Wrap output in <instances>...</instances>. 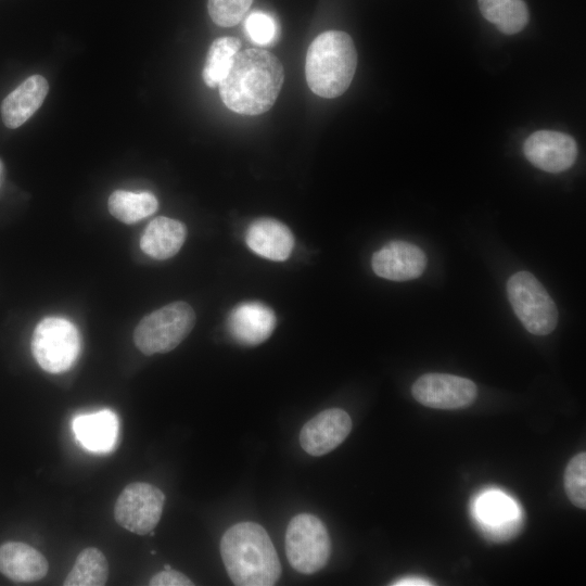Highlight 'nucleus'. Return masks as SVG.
Masks as SVG:
<instances>
[{
  "instance_id": "f03ea898",
  "label": "nucleus",
  "mask_w": 586,
  "mask_h": 586,
  "mask_svg": "<svg viewBox=\"0 0 586 586\" xmlns=\"http://www.w3.org/2000/svg\"><path fill=\"white\" fill-rule=\"evenodd\" d=\"M227 573L238 586H271L281 575V563L266 530L255 522L229 527L220 540Z\"/></svg>"
},
{
  "instance_id": "7ed1b4c3",
  "label": "nucleus",
  "mask_w": 586,
  "mask_h": 586,
  "mask_svg": "<svg viewBox=\"0 0 586 586\" xmlns=\"http://www.w3.org/2000/svg\"><path fill=\"white\" fill-rule=\"evenodd\" d=\"M357 52L351 36L328 30L309 44L305 76L309 89L317 95L333 99L349 87L356 71Z\"/></svg>"
},
{
  "instance_id": "f3484780",
  "label": "nucleus",
  "mask_w": 586,
  "mask_h": 586,
  "mask_svg": "<svg viewBox=\"0 0 586 586\" xmlns=\"http://www.w3.org/2000/svg\"><path fill=\"white\" fill-rule=\"evenodd\" d=\"M72 428L75 438L89 451L107 453L116 445L118 418L109 409L76 416Z\"/></svg>"
},
{
  "instance_id": "2eb2a0df",
  "label": "nucleus",
  "mask_w": 586,
  "mask_h": 586,
  "mask_svg": "<svg viewBox=\"0 0 586 586\" xmlns=\"http://www.w3.org/2000/svg\"><path fill=\"white\" fill-rule=\"evenodd\" d=\"M49 570L44 556L22 542H8L0 546V572L16 583L42 579Z\"/></svg>"
},
{
  "instance_id": "39448f33",
  "label": "nucleus",
  "mask_w": 586,
  "mask_h": 586,
  "mask_svg": "<svg viewBox=\"0 0 586 586\" xmlns=\"http://www.w3.org/2000/svg\"><path fill=\"white\" fill-rule=\"evenodd\" d=\"M285 552L291 566L300 573L314 574L324 568L331 540L323 522L310 513L295 515L286 527Z\"/></svg>"
},
{
  "instance_id": "a211bd4d",
  "label": "nucleus",
  "mask_w": 586,
  "mask_h": 586,
  "mask_svg": "<svg viewBox=\"0 0 586 586\" xmlns=\"http://www.w3.org/2000/svg\"><path fill=\"white\" fill-rule=\"evenodd\" d=\"M187 235L186 226L176 219L160 216L144 229L140 247L155 259H167L181 249Z\"/></svg>"
},
{
  "instance_id": "393cba45",
  "label": "nucleus",
  "mask_w": 586,
  "mask_h": 586,
  "mask_svg": "<svg viewBox=\"0 0 586 586\" xmlns=\"http://www.w3.org/2000/svg\"><path fill=\"white\" fill-rule=\"evenodd\" d=\"M253 0H208L207 10L213 22L222 27L238 24Z\"/></svg>"
},
{
  "instance_id": "4be33fe9",
  "label": "nucleus",
  "mask_w": 586,
  "mask_h": 586,
  "mask_svg": "<svg viewBox=\"0 0 586 586\" xmlns=\"http://www.w3.org/2000/svg\"><path fill=\"white\" fill-rule=\"evenodd\" d=\"M240 49L241 41L235 37H220L213 41L202 71V77L206 86L211 88L219 86Z\"/></svg>"
},
{
  "instance_id": "dca6fc26",
  "label": "nucleus",
  "mask_w": 586,
  "mask_h": 586,
  "mask_svg": "<svg viewBox=\"0 0 586 586\" xmlns=\"http://www.w3.org/2000/svg\"><path fill=\"white\" fill-rule=\"evenodd\" d=\"M48 90V81L41 75L25 79L2 101L3 124L11 129L22 126L41 106Z\"/></svg>"
},
{
  "instance_id": "f8f14e48",
  "label": "nucleus",
  "mask_w": 586,
  "mask_h": 586,
  "mask_svg": "<svg viewBox=\"0 0 586 586\" xmlns=\"http://www.w3.org/2000/svg\"><path fill=\"white\" fill-rule=\"evenodd\" d=\"M371 266L374 273L392 281H406L420 277L426 257L417 245L405 241H391L373 253Z\"/></svg>"
},
{
  "instance_id": "5701e85b",
  "label": "nucleus",
  "mask_w": 586,
  "mask_h": 586,
  "mask_svg": "<svg viewBox=\"0 0 586 586\" xmlns=\"http://www.w3.org/2000/svg\"><path fill=\"white\" fill-rule=\"evenodd\" d=\"M476 514L482 523L492 528H508L518 517L514 502L498 492L487 493L479 498Z\"/></svg>"
},
{
  "instance_id": "423d86ee",
  "label": "nucleus",
  "mask_w": 586,
  "mask_h": 586,
  "mask_svg": "<svg viewBox=\"0 0 586 586\" xmlns=\"http://www.w3.org/2000/svg\"><path fill=\"white\" fill-rule=\"evenodd\" d=\"M507 295L514 314L530 333L546 335L556 328V304L532 273L519 271L512 275L507 282Z\"/></svg>"
},
{
  "instance_id": "20e7f679",
  "label": "nucleus",
  "mask_w": 586,
  "mask_h": 586,
  "mask_svg": "<svg viewBox=\"0 0 586 586\" xmlns=\"http://www.w3.org/2000/svg\"><path fill=\"white\" fill-rule=\"evenodd\" d=\"M195 323L193 308L186 302L170 303L143 317L133 332V341L144 355L176 348Z\"/></svg>"
},
{
  "instance_id": "a878e982",
  "label": "nucleus",
  "mask_w": 586,
  "mask_h": 586,
  "mask_svg": "<svg viewBox=\"0 0 586 586\" xmlns=\"http://www.w3.org/2000/svg\"><path fill=\"white\" fill-rule=\"evenodd\" d=\"M245 30L251 40L260 46L270 44L278 31L277 23L272 16L257 11L246 17Z\"/></svg>"
},
{
  "instance_id": "bb28decb",
  "label": "nucleus",
  "mask_w": 586,
  "mask_h": 586,
  "mask_svg": "<svg viewBox=\"0 0 586 586\" xmlns=\"http://www.w3.org/2000/svg\"><path fill=\"white\" fill-rule=\"evenodd\" d=\"M151 586H192L193 582L183 573L168 569L155 574L149 582Z\"/></svg>"
},
{
  "instance_id": "0eeeda50",
  "label": "nucleus",
  "mask_w": 586,
  "mask_h": 586,
  "mask_svg": "<svg viewBox=\"0 0 586 586\" xmlns=\"http://www.w3.org/2000/svg\"><path fill=\"white\" fill-rule=\"evenodd\" d=\"M31 352L37 364L47 372L68 370L80 352V336L69 320L61 317L42 319L35 328Z\"/></svg>"
},
{
  "instance_id": "9b49d317",
  "label": "nucleus",
  "mask_w": 586,
  "mask_h": 586,
  "mask_svg": "<svg viewBox=\"0 0 586 586\" xmlns=\"http://www.w3.org/2000/svg\"><path fill=\"white\" fill-rule=\"evenodd\" d=\"M351 430L352 420L346 411L326 409L303 425L300 443L307 454L322 456L343 443Z\"/></svg>"
},
{
  "instance_id": "6ab92c4d",
  "label": "nucleus",
  "mask_w": 586,
  "mask_h": 586,
  "mask_svg": "<svg viewBox=\"0 0 586 586\" xmlns=\"http://www.w3.org/2000/svg\"><path fill=\"white\" fill-rule=\"evenodd\" d=\"M482 15L506 35L521 31L528 22L523 0H477Z\"/></svg>"
},
{
  "instance_id": "aec40b11",
  "label": "nucleus",
  "mask_w": 586,
  "mask_h": 586,
  "mask_svg": "<svg viewBox=\"0 0 586 586\" xmlns=\"http://www.w3.org/2000/svg\"><path fill=\"white\" fill-rule=\"evenodd\" d=\"M109 577V564L104 553L95 547H87L77 556L63 582L65 586H103Z\"/></svg>"
},
{
  "instance_id": "b1692460",
  "label": "nucleus",
  "mask_w": 586,
  "mask_h": 586,
  "mask_svg": "<svg viewBox=\"0 0 586 586\" xmlns=\"http://www.w3.org/2000/svg\"><path fill=\"white\" fill-rule=\"evenodd\" d=\"M564 488L571 502L577 508H586V454L574 456L566 466Z\"/></svg>"
},
{
  "instance_id": "6e6552de",
  "label": "nucleus",
  "mask_w": 586,
  "mask_h": 586,
  "mask_svg": "<svg viewBox=\"0 0 586 586\" xmlns=\"http://www.w3.org/2000/svg\"><path fill=\"white\" fill-rule=\"evenodd\" d=\"M165 495L156 486L133 482L119 494L114 506V518L124 528L138 535H146L157 525Z\"/></svg>"
},
{
  "instance_id": "ddd939ff",
  "label": "nucleus",
  "mask_w": 586,
  "mask_h": 586,
  "mask_svg": "<svg viewBox=\"0 0 586 586\" xmlns=\"http://www.w3.org/2000/svg\"><path fill=\"white\" fill-rule=\"evenodd\" d=\"M273 310L260 302L238 304L227 318V329L231 337L244 346H255L265 342L276 328Z\"/></svg>"
},
{
  "instance_id": "f257e3e1",
  "label": "nucleus",
  "mask_w": 586,
  "mask_h": 586,
  "mask_svg": "<svg viewBox=\"0 0 586 586\" xmlns=\"http://www.w3.org/2000/svg\"><path fill=\"white\" fill-rule=\"evenodd\" d=\"M284 80L277 56L264 49L240 50L219 84L224 104L238 114L259 115L275 104Z\"/></svg>"
},
{
  "instance_id": "1a4fd4ad",
  "label": "nucleus",
  "mask_w": 586,
  "mask_h": 586,
  "mask_svg": "<svg viewBox=\"0 0 586 586\" xmlns=\"http://www.w3.org/2000/svg\"><path fill=\"white\" fill-rule=\"evenodd\" d=\"M413 398L420 404L436 409H458L471 405L477 395L474 382L447 374L426 373L412 385Z\"/></svg>"
},
{
  "instance_id": "4468645a",
  "label": "nucleus",
  "mask_w": 586,
  "mask_h": 586,
  "mask_svg": "<svg viewBox=\"0 0 586 586\" xmlns=\"http://www.w3.org/2000/svg\"><path fill=\"white\" fill-rule=\"evenodd\" d=\"M245 242L257 255L276 262L289 258L294 237L283 222L269 217L255 219L245 233Z\"/></svg>"
},
{
  "instance_id": "412c9836",
  "label": "nucleus",
  "mask_w": 586,
  "mask_h": 586,
  "mask_svg": "<svg viewBox=\"0 0 586 586\" xmlns=\"http://www.w3.org/2000/svg\"><path fill=\"white\" fill-rule=\"evenodd\" d=\"M107 205L115 218L125 224H133L152 215L157 209L158 202L150 192L117 190L110 195Z\"/></svg>"
},
{
  "instance_id": "cd10ccee",
  "label": "nucleus",
  "mask_w": 586,
  "mask_h": 586,
  "mask_svg": "<svg viewBox=\"0 0 586 586\" xmlns=\"http://www.w3.org/2000/svg\"><path fill=\"white\" fill-rule=\"evenodd\" d=\"M392 585H407V586H411V585H432L431 583H428L426 581H422V579H418V578H406V579H400V581H397L396 583H393Z\"/></svg>"
},
{
  "instance_id": "9d476101",
  "label": "nucleus",
  "mask_w": 586,
  "mask_h": 586,
  "mask_svg": "<svg viewBox=\"0 0 586 586\" xmlns=\"http://www.w3.org/2000/svg\"><path fill=\"white\" fill-rule=\"evenodd\" d=\"M523 152L535 167L548 173H561L574 164L577 145L566 133L539 130L525 140Z\"/></svg>"
},
{
  "instance_id": "c85d7f7f",
  "label": "nucleus",
  "mask_w": 586,
  "mask_h": 586,
  "mask_svg": "<svg viewBox=\"0 0 586 586\" xmlns=\"http://www.w3.org/2000/svg\"><path fill=\"white\" fill-rule=\"evenodd\" d=\"M164 569H165V570H168V569H171V566L168 565V564H165V565H164Z\"/></svg>"
}]
</instances>
